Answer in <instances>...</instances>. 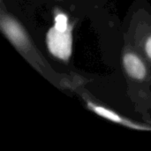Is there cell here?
Here are the masks:
<instances>
[{"instance_id": "6da1fadb", "label": "cell", "mask_w": 151, "mask_h": 151, "mask_svg": "<svg viewBox=\"0 0 151 151\" xmlns=\"http://www.w3.org/2000/svg\"><path fill=\"white\" fill-rule=\"evenodd\" d=\"M47 44L50 52L60 59L69 58L72 51V38L70 30L60 31L56 27L47 35Z\"/></svg>"}, {"instance_id": "7a4b0ae2", "label": "cell", "mask_w": 151, "mask_h": 151, "mask_svg": "<svg viewBox=\"0 0 151 151\" xmlns=\"http://www.w3.org/2000/svg\"><path fill=\"white\" fill-rule=\"evenodd\" d=\"M123 63L125 69L131 77L136 80H142L144 78L146 74V68L137 56L131 53L127 54L124 57Z\"/></svg>"}, {"instance_id": "3957f363", "label": "cell", "mask_w": 151, "mask_h": 151, "mask_svg": "<svg viewBox=\"0 0 151 151\" xmlns=\"http://www.w3.org/2000/svg\"><path fill=\"white\" fill-rule=\"evenodd\" d=\"M2 27L9 38L16 44H21L26 41V37L19 26L8 19H2Z\"/></svg>"}, {"instance_id": "277c9868", "label": "cell", "mask_w": 151, "mask_h": 151, "mask_svg": "<svg viewBox=\"0 0 151 151\" xmlns=\"http://www.w3.org/2000/svg\"><path fill=\"white\" fill-rule=\"evenodd\" d=\"M91 107L93 108V110L96 112H97L98 114H100L101 116H103V117H104V118H106L108 119H111V120H113V121H116V122L121 121V119H119V116H117L116 114H114L113 112H111V111H108L106 109H104L102 107H97V106H95V105H92Z\"/></svg>"}, {"instance_id": "5b68a950", "label": "cell", "mask_w": 151, "mask_h": 151, "mask_svg": "<svg viewBox=\"0 0 151 151\" xmlns=\"http://www.w3.org/2000/svg\"><path fill=\"white\" fill-rule=\"evenodd\" d=\"M56 27L60 31L67 30V19L64 14H58L56 17Z\"/></svg>"}, {"instance_id": "8992f818", "label": "cell", "mask_w": 151, "mask_h": 151, "mask_svg": "<svg viewBox=\"0 0 151 151\" xmlns=\"http://www.w3.org/2000/svg\"><path fill=\"white\" fill-rule=\"evenodd\" d=\"M146 51H147L149 57L151 58V37L147 41V43H146Z\"/></svg>"}]
</instances>
